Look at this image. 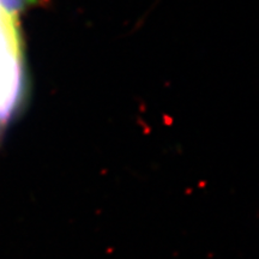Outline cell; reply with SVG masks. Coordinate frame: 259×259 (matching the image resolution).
Returning a JSON list of instances; mask_svg holds the SVG:
<instances>
[{
	"label": "cell",
	"instance_id": "6da1fadb",
	"mask_svg": "<svg viewBox=\"0 0 259 259\" xmlns=\"http://www.w3.org/2000/svg\"><path fill=\"white\" fill-rule=\"evenodd\" d=\"M22 47L18 21L0 10V125L8 121L22 94Z\"/></svg>",
	"mask_w": 259,
	"mask_h": 259
},
{
	"label": "cell",
	"instance_id": "7a4b0ae2",
	"mask_svg": "<svg viewBox=\"0 0 259 259\" xmlns=\"http://www.w3.org/2000/svg\"><path fill=\"white\" fill-rule=\"evenodd\" d=\"M35 0H0V10L15 21H18V15L22 10L30 5Z\"/></svg>",
	"mask_w": 259,
	"mask_h": 259
}]
</instances>
